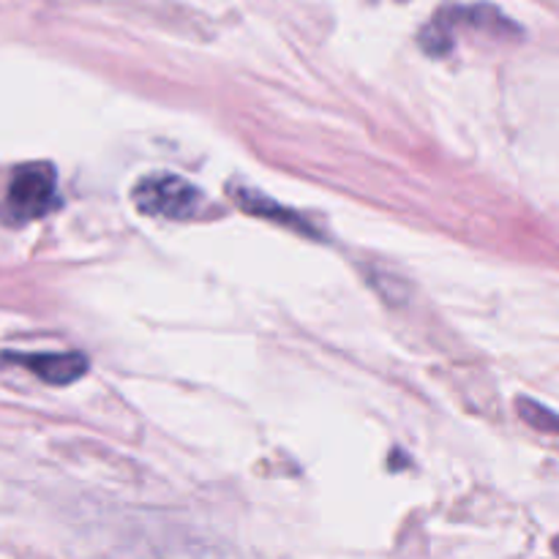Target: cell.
Here are the masks:
<instances>
[{
    "instance_id": "2",
    "label": "cell",
    "mask_w": 559,
    "mask_h": 559,
    "mask_svg": "<svg viewBox=\"0 0 559 559\" xmlns=\"http://www.w3.org/2000/svg\"><path fill=\"white\" fill-rule=\"evenodd\" d=\"M55 189H58V175L52 164L33 162L22 164L9 183V207L14 216L38 218L55 205Z\"/></svg>"
},
{
    "instance_id": "1",
    "label": "cell",
    "mask_w": 559,
    "mask_h": 559,
    "mask_svg": "<svg viewBox=\"0 0 559 559\" xmlns=\"http://www.w3.org/2000/svg\"><path fill=\"white\" fill-rule=\"evenodd\" d=\"M200 191L175 175H151L134 189V205L147 216L191 218L200 211Z\"/></svg>"
},
{
    "instance_id": "3",
    "label": "cell",
    "mask_w": 559,
    "mask_h": 559,
    "mask_svg": "<svg viewBox=\"0 0 559 559\" xmlns=\"http://www.w3.org/2000/svg\"><path fill=\"white\" fill-rule=\"evenodd\" d=\"M11 360L25 366L36 377H41L47 385H69L80 380L87 371V358L80 353H58V355H11Z\"/></svg>"
},
{
    "instance_id": "4",
    "label": "cell",
    "mask_w": 559,
    "mask_h": 559,
    "mask_svg": "<svg viewBox=\"0 0 559 559\" xmlns=\"http://www.w3.org/2000/svg\"><path fill=\"white\" fill-rule=\"evenodd\" d=\"M519 415H522L530 426H535V429L549 431V435H559V415L551 413V409L540 407V404L530 402V399H522V402H519Z\"/></svg>"
}]
</instances>
